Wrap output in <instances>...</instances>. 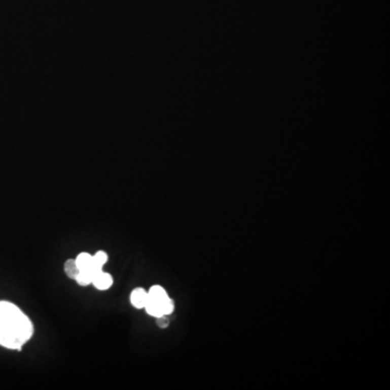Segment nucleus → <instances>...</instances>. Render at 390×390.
I'll list each match as a JSON object with an SVG mask.
<instances>
[{
	"instance_id": "obj_1",
	"label": "nucleus",
	"mask_w": 390,
	"mask_h": 390,
	"mask_svg": "<svg viewBox=\"0 0 390 390\" xmlns=\"http://www.w3.org/2000/svg\"><path fill=\"white\" fill-rule=\"evenodd\" d=\"M33 333V323L18 306L9 301H0V346L21 350Z\"/></svg>"
},
{
	"instance_id": "obj_2",
	"label": "nucleus",
	"mask_w": 390,
	"mask_h": 390,
	"mask_svg": "<svg viewBox=\"0 0 390 390\" xmlns=\"http://www.w3.org/2000/svg\"><path fill=\"white\" fill-rule=\"evenodd\" d=\"M174 304L168 294L160 285H154L148 292V301L145 309L152 316L169 315L172 313Z\"/></svg>"
},
{
	"instance_id": "obj_3",
	"label": "nucleus",
	"mask_w": 390,
	"mask_h": 390,
	"mask_svg": "<svg viewBox=\"0 0 390 390\" xmlns=\"http://www.w3.org/2000/svg\"><path fill=\"white\" fill-rule=\"evenodd\" d=\"M91 284L99 291H107L113 285V277L110 273L100 270V271L95 272Z\"/></svg>"
},
{
	"instance_id": "obj_4",
	"label": "nucleus",
	"mask_w": 390,
	"mask_h": 390,
	"mask_svg": "<svg viewBox=\"0 0 390 390\" xmlns=\"http://www.w3.org/2000/svg\"><path fill=\"white\" fill-rule=\"evenodd\" d=\"M148 301V291L145 289H134L130 294V302L136 309H145Z\"/></svg>"
},
{
	"instance_id": "obj_5",
	"label": "nucleus",
	"mask_w": 390,
	"mask_h": 390,
	"mask_svg": "<svg viewBox=\"0 0 390 390\" xmlns=\"http://www.w3.org/2000/svg\"><path fill=\"white\" fill-rule=\"evenodd\" d=\"M75 261L79 271H89V270H92V271H100V270H97L94 268L92 255L88 253H81L75 258Z\"/></svg>"
},
{
	"instance_id": "obj_6",
	"label": "nucleus",
	"mask_w": 390,
	"mask_h": 390,
	"mask_svg": "<svg viewBox=\"0 0 390 390\" xmlns=\"http://www.w3.org/2000/svg\"><path fill=\"white\" fill-rule=\"evenodd\" d=\"M92 260H93V266L97 270H103V267L108 262L109 256L105 252L99 251L92 255Z\"/></svg>"
},
{
	"instance_id": "obj_7",
	"label": "nucleus",
	"mask_w": 390,
	"mask_h": 390,
	"mask_svg": "<svg viewBox=\"0 0 390 390\" xmlns=\"http://www.w3.org/2000/svg\"><path fill=\"white\" fill-rule=\"evenodd\" d=\"M95 272H98V271H92V270H89V271H79L77 277L75 278V281L77 282L78 285H81V286L89 285L92 282V278H93Z\"/></svg>"
},
{
	"instance_id": "obj_8",
	"label": "nucleus",
	"mask_w": 390,
	"mask_h": 390,
	"mask_svg": "<svg viewBox=\"0 0 390 390\" xmlns=\"http://www.w3.org/2000/svg\"><path fill=\"white\" fill-rule=\"evenodd\" d=\"M64 272H65V274L69 278H73V280H75V278L78 275V273H79V269H78V267L76 265L75 259H67L65 261V264H64Z\"/></svg>"
},
{
	"instance_id": "obj_9",
	"label": "nucleus",
	"mask_w": 390,
	"mask_h": 390,
	"mask_svg": "<svg viewBox=\"0 0 390 390\" xmlns=\"http://www.w3.org/2000/svg\"><path fill=\"white\" fill-rule=\"evenodd\" d=\"M156 324L158 325V328L166 329V328H168V325H169V319L167 317V315L157 316L156 317Z\"/></svg>"
}]
</instances>
